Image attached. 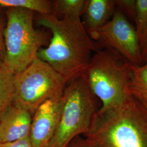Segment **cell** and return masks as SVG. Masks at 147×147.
<instances>
[{"label":"cell","mask_w":147,"mask_h":147,"mask_svg":"<svg viewBox=\"0 0 147 147\" xmlns=\"http://www.w3.org/2000/svg\"><path fill=\"white\" fill-rule=\"evenodd\" d=\"M38 24L48 28L52 37L38 57L48 63L69 82L84 73L98 50L81 19L39 15Z\"/></svg>","instance_id":"1"},{"label":"cell","mask_w":147,"mask_h":147,"mask_svg":"<svg viewBox=\"0 0 147 147\" xmlns=\"http://www.w3.org/2000/svg\"><path fill=\"white\" fill-rule=\"evenodd\" d=\"M84 136L89 147H147V109L128 94L118 106L97 112Z\"/></svg>","instance_id":"2"},{"label":"cell","mask_w":147,"mask_h":147,"mask_svg":"<svg viewBox=\"0 0 147 147\" xmlns=\"http://www.w3.org/2000/svg\"><path fill=\"white\" fill-rule=\"evenodd\" d=\"M132 65L110 47L98 49L93 53L84 74L89 88L101 102L98 112L111 110L125 100Z\"/></svg>","instance_id":"3"},{"label":"cell","mask_w":147,"mask_h":147,"mask_svg":"<svg viewBox=\"0 0 147 147\" xmlns=\"http://www.w3.org/2000/svg\"><path fill=\"white\" fill-rule=\"evenodd\" d=\"M34 14L20 8H7L5 11L3 66L14 75L31 64L40 49L48 45L46 32L34 26Z\"/></svg>","instance_id":"4"},{"label":"cell","mask_w":147,"mask_h":147,"mask_svg":"<svg viewBox=\"0 0 147 147\" xmlns=\"http://www.w3.org/2000/svg\"><path fill=\"white\" fill-rule=\"evenodd\" d=\"M58 126L46 147H67L80 135L89 131L98 112L95 97L84 74L69 82L63 93Z\"/></svg>","instance_id":"5"},{"label":"cell","mask_w":147,"mask_h":147,"mask_svg":"<svg viewBox=\"0 0 147 147\" xmlns=\"http://www.w3.org/2000/svg\"><path fill=\"white\" fill-rule=\"evenodd\" d=\"M67 83L61 74L37 57L14 75L11 104L33 115L39 106L62 92Z\"/></svg>","instance_id":"6"},{"label":"cell","mask_w":147,"mask_h":147,"mask_svg":"<svg viewBox=\"0 0 147 147\" xmlns=\"http://www.w3.org/2000/svg\"><path fill=\"white\" fill-rule=\"evenodd\" d=\"M92 40L102 47H110L132 64H143L140 40L135 27L120 10L116 11L104 26L89 33Z\"/></svg>","instance_id":"7"},{"label":"cell","mask_w":147,"mask_h":147,"mask_svg":"<svg viewBox=\"0 0 147 147\" xmlns=\"http://www.w3.org/2000/svg\"><path fill=\"white\" fill-rule=\"evenodd\" d=\"M63 93L44 102L33 113L29 135L32 147H46L53 137L62 109Z\"/></svg>","instance_id":"8"},{"label":"cell","mask_w":147,"mask_h":147,"mask_svg":"<svg viewBox=\"0 0 147 147\" xmlns=\"http://www.w3.org/2000/svg\"><path fill=\"white\" fill-rule=\"evenodd\" d=\"M33 114L11 104L0 119V142L7 143L29 136Z\"/></svg>","instance_id":"9"},{"label":"cell","mask_w":147,"mask_h":147,"mask_svg":"<svg viewBox=\"0 0 147 147\" xmlns=\"http://www.w3.org/2000/svg\"><path fill=\"white\" fill-rule=\"evenodd\" d=\"M116 9L113 0H87L82 22L88 33L104 26L110 20Z\"/></svg>","instance_id":"10"},{"label":"cell","mask_w":147,"mask_h":147,"mask_svg":"<svg viewBox=\"0 0 147 147\" xmlns=\"http://www.w3.org/2000/svg\"><path fill=\"white\" fill-rule=\"evenodd\" d=\"M127 93L147 109V62L132 65Z\"/></svg>","instance_id":"11"},{"label":"cell","mask_w":147,"mask_h":147,"mask_svg":"<svg viewBox=\"0 0 147 147\" xmlns=\"http://www.w3.org/2000/svg\"><path fill=\"white\" fill-rule=\"evenodd\" d=\"M0 7L20 8L41 16L53 13V1L50 0H0Z\"/></svg>","instance_id":"12"},{"label":"cell","mask_w":147,"mask_h":147,"mask_svg":"<svg viewBox=\"0 0 147 147\" xmlns=\"http://www.w3.org/2000/svg\"><path fill=\"white\" fill-rule=\"evenodd\" d=\"M87 0L53 1V14L58 18L81 19Z\"/></svg>","instance_id":"13"},{"label":"cell","mask_w":147,"mask_h":147,"mask_svg":"<svg viewBox=\"0 0 147 147\" xmlns=\"http://www.w3.org/2000/svg\"><path fill=\"white\" fill-rule=\"evenodd\" d=\"M14 78L9 70L0 67V119L12 102Z\"/></svg>","instance_id":"14"},{"label":"cell","mask_w":147,"mask_h":147,"mask_svg":"<svg viewBox=\"0 0 147 147\" xmlns=\"http://www.w3.org/2000/svg\"><path fill=\"white\" fill-rule=\"evenodd\" d=\"M134 22L140 44L147 33V0H136V16Z\"/></svg>","instance_id":"15"},{"label":"cell","mask_w":147,"mask_h":147,"mask_svg":"<svg viewBox=\"0 0 147 147\" xmlns=\"http://www.w3.org/2000/svg\"><path fill=\"white\" fill-rule=\"evenodd\" d=\"M116 8L126 16L135 21L136 16V0H117Z\"/></svg>","instance_id":"16"},{"label":"cell","mask_w":147,"mask_h":147,"mask_svg":"<svg viewBox=\"0 0 147 147\" xmlns=\"http://www.w3.org/2000/svg\"><path fill=\"white\" fill-rule=\"evenodd\" d=\"M0 7V67L3 65L5 57V48L4 42V30L5 27V17Z\"/></svg>","instance_id":"17"},{"label":"cell","mask_w":147,"mask_h":147,"mask_svg":"<svg viewBox=\"0 0 147 147\" xmlns=\"http://www.w3.org/2000/svg\"><path fill=\"white\" fill-rule=\"evenodd\" d=\"M0 147H33L30 137L28 136L14 141L1 143Z\"/></svg>","instance_id":"18"},{"label":"cell","mask_w":147,"mask_h":147,"mask_svg":"<svg viewBox=\"0 0 147 147\" xmlns=\"http://www.w3.org/2000/svg\"><path fill=\"white\" fill-rule=\"evenodd\" d=\"M67 147H89V144L85 138L76 137Z\"/></svg>","instance_id":"19"},{"label":"cell","mask_w":147,"mask_h":147,"mask_svg":"<svg viewBox=\"0 0 147 147\" xmlns=\"http://www.w3.org/2000/svg\"><path fill=\"white\" fill-rule=\"evenodd\" d=\"M141 53L143 64L147 62V33L142 42H140Z\"/></svg>","instance_id":"20"},{"label":"cell","mask_w":147,"mask_h":147,"mask_svg":"<svg viewBox=\"0 0 147 147\" xmlns=\"http://www.w3.org/2000/svg\"><path fill=\"white\" fill-rule=\"evenodd\" d=\"M1 142H0V144H1Z\"/></svg>","instance_id":"21"}]
</instances>
